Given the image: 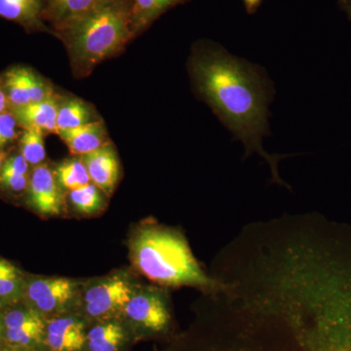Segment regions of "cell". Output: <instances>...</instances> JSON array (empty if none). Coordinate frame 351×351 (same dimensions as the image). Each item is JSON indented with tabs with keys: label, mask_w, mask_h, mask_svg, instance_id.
<instances>
[{
	"label": "cell",
	"mask_w": 351,
	"mask_h": 351,
	"mask_svg": "<svg viewBox=\"0 0 351 351\" xmlns=\"http://www.w3.org/2000/svg\"><path fill=\"white\" fill-rule=\"evenodd\" d=\"M189 73L196 95L211 108L219 121L243 143L245 156L256 152L269 163L272 182L286 186L278 162L287 156H272L262 141L270 135L269 105L274 97L272 83L265 69L233 56L213 41L193 46Z\"/></svg>",
	"instance_id": "1"
},
{
	"label": "cell",
	"mask_w": 351,
	"mask_h": 351,
	"mask_svg": "<svg viewBox=\"0 0 351 351\" xmlns=\"http://www.w3.org/2000/svg\"><path fill=\"white\" fill-rule=\"evenodd\" d=\"M128 249L134 271L154 285L191 287L201 293L219 288L218 281L198 262L180 228L145 219L134 228Z\"/></svg>",
	"instance_id": "2"
},
{
	"label": "cell",
	"mask_w": 351,
	"mask_h": 351,
	"mask_svg": "<svg viewBox=\"0 0 351 351\" xmlns=\"http://www.w3.org/2000/svg\"><path fill=\"white\" fill-rule=\"evenodd\" d=\"M66 46L78 77L119 54L135 38L129 0H108L54 32Z\"/></svg>",
	"instance_id": "3"
},
{
	"label": "cell",
	"mask_w": 351,
	"mask_h": 351,
	"mask_svg": "<svg viewBox=\"0 0 351 351\" xmlns=\"http://www.w3.org/2000/svg\"><path fill=\"white\" fill-rule=\"evenodd\" d=\"M140 284L129 269L86 279L80 289L75 313L93 322L121 318L127 302Z\"/></svg>",
	"instance_id": "4"
},
{
	"label": "cell",
	"mask_w": 351,
	"mask_h": 351,
	"mask_svg": "<svg viewBox=\"0 0 351 351\" xmlns=\"http://www.w3.org/2000/svg\"><path fill=\"white\" fill-rule=\"evenodd\" d=\"M121 319L143 336L166 334L173 322L169 289L141 283L127 302Z\"/></svg>",
	"instance_id": "5"
},
{
	"label": "cell",
	"mask_w": 351,
	"mask_h": 351,
	"mask_svg": "<svg viewBox=\"0 0 351 351\" xmlns=\"http://www.w3.org/2000/svg\"><path fill=\"white\" fill-rule=\"evenodd\" d=\"M83 281L68 277L27 274L22 302L45 320L61 314L75 313Z\"/></svg>",
	"instance_id": "6"
},
{
	"label": "cell",
	"mask_w": 351,
	"mask_h": 351,
	"mask_svg": "<svg viewBox=\"0 0 351 351\" xmlns=\"http://www.w3.org/2000/svg\"><path fill=\"white\" fill-rule=\"evenodd\" d=\"M4 326V343L9 348H36L44 343L46 320L21 302L0 309Z\"/></svg>",
	"instance_id": "7"
},
{
	"label": "cell",
	"mask_w": 351,
	"mask_h": 351,
	"mask_svg": "<svg viewBox=\"0 0 351 351\" xmlns=\"http://www.w3.org/2000/svg\"><path fill=\"white\" fill-rule=\"evenodd\" d=\"M27 191V203L40 216L49 218L63 213L64 191L49 164L43 162L32 168Z\"/></svg>",
	"instance_id": "8"
},
{
	"label": "cell",
	"mask_w": 351,
	"mask_h": 351,
	"mask_svg": "<svg viewBox=\"0 0 351 351\" xmlns=\"http://www.w3.org/2000/svg\"><path fill=\"white\" fill-rule=\"evenodd\" d=\"M86 320L75 313L46 320L44 343L50 351H82L86 348Z\"/></svg>",
	"instance_id": "9"
},
{
	"label": "cell",
	"mask_w": 351,
	"mask_h": 351,
	"mask_svg": "<svg viewBox=\"0 0 351 351\" xmlns=\"http://www.w3.org/2000/svg\"><path fill=\"white\" fill-rule=\"evenodd\" d=\"M80 157L92 184L107 197L112 195L120 178V162L114 145L108 142L100 149Z\"/></svg>",
	"instance_id": "10"
},
{
	"label": "cell",
	"mask_w": 351,
	"mask_h": 351,
	"mask_svg": "<svg viewBox=\"0 0 351 351\" xmlns=\"http://www.w3.org/2000/svg\"><path fill=\"white\" fill-rule=\"evenodd\" d=\"M0 17L22 25L29 32L53 34L43 19V0H0Z\"/></svg>",
	"instance_id": "11"
},
{
	"label": "cell",
	"mask_w": 351,
	"mask_h": 351,
	"mask_svg": "<svg viewBox=\"0 0 351 351\" xmlns=\"http://www.w3.org/2000/svg\"><path fill=\"white\" fill-rule=\"evenodd\" d=\"M60 96L55 95L47 100L12 108L18 125L24 129L36 128L46 133H56L57 113Z\"/></svg>",
	"instance_id": "12"
},
{
	"label": "cell",
	"mask_w": 351,
	"mask_h": 351,
	"mask_svg": "<svg viewBox=\"0 0 351 351\" xmlns=\"http://www.w3.org/2000/svg\"><path fill=\"white\" fill-rule=\"evenodd\" d=\"M108 0H43V19L53 34L58 29L91 12Z\"/></svg>",
	"instance_id": "13"
},
{
	"label": "cell",
	"mask_w": 351,
	"mask_h": 351,
	"mask_svg": "<svg viewBox=\"0 0 351 351\" xmlns=\"http://www.w3.org/2000/svg\"><path fill=\"white\" fill-rule=\"evenodd\" d=\"M58 135L69 147L71 154L75 156L90 154L110 142L107 129L101 119L60 132Z\"/></svg>",
	"instance_id": "14"
},
{
	"label": "cell",
	"mask_w": 351,
	"mask_h": 351,
	"mask_svg": "<svg viewBox=\"0 0 351 351\" xmlns=\"http://www.w3.org/2000/svg\"><path fill=\"white\" fill-rule=\"evenodd\" d=\"M128 326L121 318L95 322L87 330L88 351H119L128 339Z\"/></svg>",
	"instance_id": "15"
},
{
	"label": "cell",
	"mask_w": 351,
	"mask_h": 351,
	"mask_svg": "<svg viewBox=\"0 0 351 351\" xmlns=\"http://www.w3.org/2000/svg\"><path fill=\"white\" fill-rule=\"evenodd\" d=\"M191 0H129L135 38L140 36L170 9Z\"/></svg>",
	"instance_id": "16"
},
{
	"label": "cell",
	"mask_w": 351,
	"mask_h": 351,
	"mask_svg": "<svg viewBox=\"0 0 351 351\" xmlns=\"http://www.w3.org/2000/svg\"><path fill=\"white\" fill-rule=\"evenodd\" d=\"M99 120L94 108L86 101L77 98H62L60 96L57 113V132L69 130Z\"/></svg>",
	"instance_id": "17"
},
{
	"label": "cell",
	"mask_w": 351,
	"mask_h": 351,
	"mask_svg": "<svg viewBox=\"0 0 351 351\" xmlns=\"http://www.w3.org/2000/svg\"><path fill=\"white\" fill-rule=\"evenodd\" d=\"M66 197L73 211L82 216L100 214L107 206V196L92 182L69 191Z\"/></svg>",
	"instance_id": "18"
},
{
	"label": "cell",
	"mask_w": 351,
	"mask_h": 351,
	"mask_svg": "<svg viewBox=\"0 0 351 351\" xmlns=\"http://www.w3.org/2000/svg\"><path fill=\"white\" fill-rule=\"evenodd\" d=\"M54 173L60 186L66 193L91 182L86 166L80 156L64 160L57 165Z\"/></svg>",
	"instance_id": "19"
},
{
	"label": "cell",
	"mask_w": 351,
	"mask_h": 351,
	"mask_svg": "<svg viewBox=\"0 0 351 351\" xmlns=\"http://www.w3.org/2000/svg\"><path fill=\"white\" fill-rule=\"evenodd\" d=\"M43 131L36 128L25 129L20 138V154L29 165L38 166L45 161L46 151Z\"/></svg>",
	"instance_id": "20"
},
{
	"label": "cell",
	"mask_w": 351,
	"mask_h": 351,
	"mask_svg": "<svg viewBox=\"0 0 351 351\" xmlns=\"http://www.w3.org/2000/svg\"><path fill=\"white\" fill-rule=\"evenodd\" d=\"M17 120L12 112L0 113V149L18 137Z\"/></svg>",
	"instance_id": "21"
},
{
	"label": "cell",
	"mask_w": 351,
	"mask_h": 351,
	"mask_svg": "<svg viewBox=\"0 0 351 351\" xmlns=\"http://www.w3.org/2000/svg\"><path fill=\"white\" fill-rule=\"evenodd\" d=\"M29 176L0 172V186L13 193H23L29 186Z\"/></svg>",
	"instance_id": "22"
},
{
	"label": "cell",
	"mask_w": 351,
	"mask_h": 351,
	"mask_svg": "<svg viewBox=\"0 0 351 351\" xmlns=\"http://www.w3.org/2000/svg\"><path fill=\"white\" fill-rule=\"evenodd\" d=\"M29 163L19 152V154H14V156L9 157L4 161L0 172L29 175Z\"/></svg>",
	"instance_id": "23"
},
{
	"label": "cell",
	"mask_w": 351,
	"mask_h": 351,
	"mask_svg": "<svg viewBox=\"0 0 351 351\" xmlns=\"http://www.w3.org/2000/svg\"><path fill=\"white\" fill-rule=\"evenodd\" d=\"M218 351H244L237 350V348H226L223 350ZM317 351H351V341L350 343H339V345L328 346V348H322V350Z\"/></svg>",
	"instance_id": "24"
},
{
	"label": "cell",
	"mask_w": 351,
	"mask_h": 351,
	"mask_svg": "<svg viewBox=\"0 0 351 351\" xmlns=\"http://www.w3.org/2000/svg\"><path fill=\"white\" fill-rule=\"evenodd\" d=\"M243 2L245 9L249 15H253L257 12L258 9L260 8L263 0H242Z\"/></svg>",
	"instance_id": "25"
},
{
	"label": "cell",
	"mask_w": 351,
	"mask_h": 351,
	"mask_svg": "<svg viewBox=\"0 0 351 351\" xmlns=\"http://www.w3.org/2000/svg\"><path fill=\"white\" fill-rule=\"evenodd\" d=\"M14 265L12 263L9 262V261L5 260V258L0 257V282H1L3 277L8 274L9 270L12 269Z\"/></svg>",
	"instance_id": "26"
},
{
	"label": "cell",
	"mask_w": 351,
	"mask_h": 351,
	"mask_svg": "<svg viewBox=\"0 0 351 351\" xmlns=\"http://www.w3.org/2000/svg\"><path fill=\"white\" fill-rule=\"evenodd\" d=\"M8 101H7L6 95L0 85V113L6 112V108L8 107Z\"/></svg>",
	"instance_id": "27"
},
{
	"label": "cell",
	"mask_w": 351,
	"mask_h": 351,
	"mask_svg": "<svg viewBox=\"0 0 351 351\" xmlns=\"http://www.w3.org/2000/svg\"><path fill=\"white\" fill-rule=\"evenodd\" d=\"M339 5L343 9L351 20V0H338Z\"/></svg>",
	"instance_id": "28"
},
{
	"label": "cell",
	"mask_w": 351,
	"mask_h": 351,
	"mask_svg": "<svg viewBox=\"0 0 351 351\" xmlns=\"http://www.w3.org/2000/svg\"><path fill=\"white\" fill-rule=\"evenodd\" d=\"M4 343V326L2 321L1 313H0V351L2 350V345Z\"/></svg>",
	"instance_id": "29"
},
{
	"label": "cell",
	"mask_w": 351,
	"mask_h": 351,
	"mask_svg": "<svg viewBox=\"0 0 351 351\" xmlns=\"http://www.w3.org/2000/svg\"><path fill=\"white\" fill-rule=\"evenodd\" d=\"M4 154L2 152L1 149H0V170H1L2 166H3L4 163Z\"/></svg>",
	"instance_id": "30"
}]
</instances>
